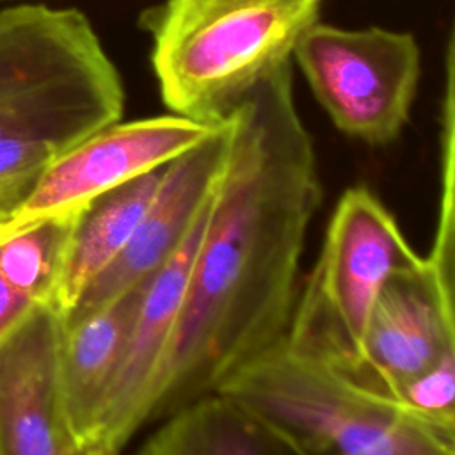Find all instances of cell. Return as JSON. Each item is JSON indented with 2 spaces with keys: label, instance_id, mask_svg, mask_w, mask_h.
Listing matches in <instances>:
<instances>
[{
  "label": "cell",
  "instance_id": "11",
  "mask_svg": "<svg viewBox=\"0 0 455 455\" xmlns=\"http://www.w3.org/2000/svg\"><path fill=\"white\" fill-rule=\"evenodd\" d=\"M224 153L226 128L220 124L199 144L164 165L158 187L133 236L66 315L98 307L135 290L171 258L210 197Z\"/></svg>",
  "mask_w": 455,
  "mask_h": 455
},
{
  "label": "cell",
  "instance_id": "15",
  "mask_svg": "<svg viewBox=\"0 0 455 455\" xmlns=\"http://www.w3.org/2000/svg\"><path fill=\"white\" fill-rule=\"evenodd\" d=\"M75 215L36 219L0 233V274L34 304H53Z\"/></svg>",
  "mask_w": 455,
  "mask_h": 455
},
{
  "label": "cell",
  "instance_id": "6",
  "mask_svg": "<svg viewBox=\"0 0 455 455\" xmlns=\"http://www.w3.org/2000/svg\"><path fill=\"white\" fill-rule=\"evenodd\" d=\"M293 57L343 133L373 146L400 135L419 80V48L411 34L316 21L300 36Z\"/></svg>",
  "mask_w": 455,
  "mask_h": 455
},
{
  "label": "cell",
  "instance_id": "18",
  "mask_svg": "<svg viewBox=\"0 0 455 455\" xmlns=\"http://www.w3.org/2000/svg\"><path fill=\"white\" fill-rule=\"evenodd\" d=\"M34 302L16 291L0 274V339L30 311Z\"/></svg>",
  "mask_w": 455,
  "mask_h": 455
},
{
  "label": "cell",
  "instance_id": "4",
  "mask_svg": "<svg viewBox=\"0 0 455 455\" xmlns=\"http://www.w3.org/2000/svg\"><path fill=\"white\" fill-rule=\"evenodd\" d=\"M123 85L78 9L21 4L0 11V140L64 153L117 123Z\"/></svg>",
  "mask_w": 455,
  "mask_h": 455
},
{
  "label": "cell",
  "instance_id": "13",
  "mask_svg": "<svg viewBox=\"0 0 455 455\" xmlns=\"http://www.w3.org/2000/svg\"><path fill=\"white\" fill-rule=\"evenodd\" d=\"M162 169L137 176L101 194L75 215L53 295V306L62 316L119 258L158 187Z\"/></svg>",
  "mask_w": 455,
  "mask_h": 455
},
{
  "label": "cell",
  "instance_id": "2",
  "mask_svg": "<svg viewBox=\"0 0 455 455\" xmlns=\"http://www.w3.org/2000/svg\"><path fill=\"white\" fill-rule=\"evenodd\" d=\"M320 0H165L144 16L174 116L220 126L318 21Z\"/></svg>",
  "mask_w": 455,
  "mask_h": 455
},
{
  "label": "cell",
  "instance_id": "16",
  "mask_svg": "<svg viewBox=\"0 0 455 455\" xmlns=\"http://www.w3.org/2000/svg\"><path fill=\"white\" fill-rule=\"evenodd\" d=\"M59 155L46 142L0 140V228L21 210L44 169Z\"/></svg>",
  "mask_w": 455,
  "mask_h": 455
},
{
  "label": "cell",
  "instance_id": "9",
  "mask_svg": "<svg viewBox=\"0 0 455 455\" xmlns=\"http://www.w3.org/2000/svg\"><path fill=\"white\" fill-rule=\"evenodd\" d=\"M213 128L174 114L117 121L55 156L27 203L0 233L36 219L75 215L101 194L164 167Z\"/></svg>",
  "mask_w": 455,
  "mask_h": 455
},
{
  "label": "cell",
  "instance_id": "1",
  "mask_svg": "<svg viewBox=\"0 0 455 455\" xmlns=\"http://www.w3.org/2000/svg\"><path fill=\"white\" fill-rule=\"evenodd\" d=\"M226 153L196 251L178 334L149 421L217 387L279 341L322 187L290 62L226 119Z\"/></svg>",
  "mask_w": 455,
  "mask_h": 455
},
{
  "label": "cell",
  "instance_id": "8",
  "mask_svg": "<svg viewBox=\"0 0 455 455\" xmlns=\"http://www.w3.org/2000/svg\"><path fill=\"white\" fill-rule=\"evenodd\" d=\"M210 197L181 245L137 288L119 363L89 443L121 451L137 430L149 421L178 334L192 263L208 219Z\"/></svg>",
  "mask_w": 455,
  "mask_h": 455
},
{
  "label": "cell",
  "instance_id": "3",
  "mask_svg": "<svg viewBox=\"0 0 455 455\" xmlns=\"http://www.w3.org/2000/svg\"><path fill=\"white\" fill-rule=\"evenodd\" d=\"M231 398L299 455H455V430L306 357L284 336L231 373Z\"/></svg>",
  "mask_w": 455,
  "mask_h": 455
},
{
  "label": "cell",
  "instance_id": "19",
  "mask_svg": "<svg viewBox=\"0 0 455 455\" xmlns=\"http://www.w3.org/2000/svg\"><path fill=\"white\" fill-rule=\"evenodd\" d=\"M119 453L121 451L108 448L105 444H100V443H82V444L73 446L71 450H68L62 455H119Z\"/></svg>",
  "mask_w": 455,
  "mask_h": 455
},
{
  "label": "cell",
  "instance_id": "5",
  "mask_svg": "<svg viewBox=\"0 0 455 455\" xmlns=\"http://www.w3.org/2000/svg\"><path fill=\"white\" fill-rule=\"evenodd\" d=\"M419 259L373 192L347 188L331 215L315 268L299 286L286 345L363 384L364 336L380 290L395 272Z\"/></svg>",
  "mask_w": 455,
  "mask_h": 455
},
{
  "label": "cell",
  "instance_id": "10",
  "mask_svg": "<svg viewBox=\"0 0 455 455\" xmlns=\"http://www.w3.org/2000/svg\"><path fill=\"white\" fill-rule=\"evenodd\" d=\"M62 315L34 304L0 339V455H62L76 441L60 384Z\"/></svg>",
  "mask_w": 455,
  "mask_h": 455
},
{
  "label": "cell",
  "instance_id": "17",
  "mask_svg": "<svg viewBox=\"0 0 455 455\" xmlns=\"http://www.w3.org/2000/svg\"><path fill=\"white\" fill-rule=\"evenodd\" d=\"M396 400L409 411L455 430V354L441 357L405 382Z\"/></svg>",
  "mask_w": 455,
  "mask_h": 455
},
{
  "label": "cell",
  "instance_id": "7",
  "mask_svg": "<svg viewBox=\"0 0 455 455\" xmlns=\"http://www.w3.org/2000/svg\"><path fill=\"white\" fill-rule=\"evenodd\" d=\"M453 243L395 272L380 290L364 336L363 384L396 400L398 389L455 354Z\"/></svg>",
  "mask_w": 455,
  "mask_h": 455
},
{
  "label": "cell",
  "instance_id": "20",
  "mask_svg": "<svg viewBox=\"0 0 455 455\" xmlns=\"http://www.w3.org/2000/svg\"><path fill=\"white\" fill-rule=\"evenodd\" d=\"M0 2H2V0H0Z\"/></svg>",
  "mask_w": 455,
  "mask_h": 455
},
{
  "label": "cell",
  "instance_id": "14",
  "mask_svg": "<svg viewBox=\"0 0 455 455\" xmlns=\"http://www.w3.org/2000/svg\"><path fill=\"white\" fill-rule=\"evenodd\" d=\"M156 423L135 455H299L274 430L217 391Z\"/></svg>",
  "mask_w": 455,
  "mask_h": 455
},
{
  "label": "cell",
  "instance_id": "12",
  "mask_svg": "<svg viewBox=\"0 0 455 455\" xmlns=\"http://www.w3.org/2000/svg\"><path fill=\"white\" fill-rule=\"evenodd\" d=\"M137 288L98 307L62 316L60 384L68 425L76 444L89 443L119 363Z\"/></svg>",
  "mask_w": 455,
  "mask_h": 455
}]
</instances>
